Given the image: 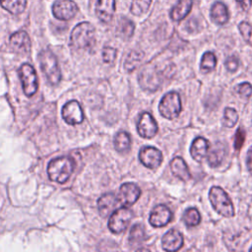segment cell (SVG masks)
Listing matches in <instances>:
<instances>
[{
    "label": "cell",
    "mask_w": 252,
    "mask_h": 252,
    "mask_svg": "<svg viewBox=\"0 0 252 252\" xmlns=\"http://www.w3.org/2000/svg\"><path fill=\"white\" fill-rule=\"evenodd\" d=\"M95 42V32L89 22L78 24L72 31L70 43L77 50H91Z\"/></svg>",
    "instance_id": "obj_1"
},
{
    "label": "cell",
    "mask_w": 252,
    "mask_h": 252,
    "mask_svg": "<svg viewBox=\"0 0 252 252\" xmlns=\"http://www.w3.org/2000/svg\"><path fill=\"white\" fill-rule=\"evenodd\" d=\"M74 170V161L67 157H60L52 159L47 166V173L50 180L64 183Z\"/></svg>",
    "instance_id": "obj_2"
},
{
    "label": "cell",
    "mask_w": 252,
    "mask_h": 252,
    "mask_svg": "<svg viewBox=\"0 0 252 252\" xmlns=\"http://www.w3.org/2000/svg\"><path fill=\"white\" fill-rule=\"evenodd\" d=\"M209 199L215 211L220 215L225 218H231L234 216L233 204L222 188L219 186L212 187L209 192Z\"/></svg>",
    "instance_id": "obj_3"
},
{
    "label": "cell",
    "mask_w": 252,
    "mask_h": 252,
    "mask_svg": "<svg viewBox=\"0 0 252 252\" xmlns=\"http://www.w3.org/2000/svg\"><path fill=\"white\" fill-rule=\"evenodd\" d=\"M38 61L49 84L57 85L60 82L61 73L55 55L49 50H42L38 55Z\"/></svg>",
    "instance_id": "obj_4"
},
{
    "label": "cell",
    "mask_w": 252,
    "mask_h": 252,
    "mask_svg": "<svg viewBox=\"0 0 252 252\" xmlns=\"http://www.w3.org/2000/svg\"><path fill=\"white\" fill-rule=\"evenodd\" d=\"M181 99L176 92H169L164 94L158 104L159 113L167 119L176 118L181 112Z\"/></svg>",
    "instance_id": "obj_5"
},
{
    "label": "cell",
    "mask_w": 252,
    "mask_h": 252,
    "mask_svg": "<svg viewBox=\"0 0 252 252\" xmlns=\"http://www.w3.org/2000/svg\"><path fill=\"white\" fill-rule=\"evenodd\" d=\"M132 217V212L127 207H121L116 209L110 215L108 220L109 229L113 233H120L124 231L127 228Z\"/></svg>",
    "instance_id": "obj_6"
},
{
    "label": "cell",
    "mask_w": 252,
    "mask_h": 252,
    "mask_svg": "<svg viewBox=\"0 0 252 252\" xmlns=\"http://www.w3.org/2000/svg\"><path fill=\"white\" fill-rule=\"evenodd\" d=\"M19 75L22 81L25 94L27 96H32L36 93L37 87H38L37 77L34 69L32 68V65L25 63L21 66Z\"/></svg>",
    "instance_id": "obj_7"
},
{
    "label": "cell",
    "mask_w": 252,
    "mask_h": 252,
    "mask_svg": "<svg viewBox=\"0 0 252 252\" xmlns=\"http://www.w3.org/2000/svg\"><path fill=\"white\" fill-rule=\"evenodd\" d=\"M78 12V7L72 0H56L52 5L53 16L61 21L72 19Z\"/></svg>",
    "instance_id": "obj_8"
},
{
    "label": "cell",
    "mask_w": 252,
    "mask_h": 252,
    "mask_svg": "<svg viewBox=\"0 0 252 252\" xmlns=\"http://www.w3.org/2000/svg\"><path fill=\"white\" fill-rule=\"evenodd\" d=\"M62 117L69 125L80 124L84 120V112L77 100H70L62 107Z\"/></svg>",
    "instance_id": "obj_9"
},
{
    "label": "cell",
    "mask_w": 252,
    "mask_h": 252,
    "mask_svg": "<svg viewBox=\"0 0 252 252\" xmlns=\"http://www.w3.org/2000/svg\"><path fill=\"white\" fill-rule=\"evenodd\" d=\"M140 194V188L135 183L126 182L120 186L117 199L122 206L129 207L139 199Z\"/></svg>",
    "instance_id": "obj_10"
},
{
    "label": "cell",
    "mask_w": 252,
    "mask_h": 252,
    "mask_svg": "<svg viewBox=\"0 0 252 252\" xmlns=\"http://www.w3.org/2000/svg\"><path fill=\"white\" fill-rule=\"evenodd\" d=\"M137 130L141 137L150 139L153 138L158 132V124L154 117L149 112H144L141 114L138 124Z\"/></svg>",
    "instance_id": "obj_11"
},
{
    "label": "cell",
    "mask_w": 252,
    "mask_h": 252,
    "mask_svg": "<svg viewBox=\"0 0 252 252\" xmlns=\"http://www.w3.org/2000/svg\"><path fill=\"white\" fill-rule=\"evenodd\" d=\"M141 162L148 168H157L162 161V154L154 147H145L139 153Z\"/></svg>",
    "instance_id": "obj_12"
},
{
    "label": "cell",
    "mask_w": 252,
    "mask_h": 252,
    "mask_svg": "<svg viewBox=\"0 0 252 252\" xmlns=\"http://www.w3.org/2000/svg\"><path fill=\"white\" fill-rule=\"evenodd\" d=\"M172 219L170 210L164 205L156 206L150 215V223L155 227L165 226Z\"/></svg>",
    "instance_id": "obj_13"
},
{
    "label": "cell",
    "mask_w": 252,
    "mask_h": 252,
    "mask_svg": "<svg viewBox=\"0 0 252 252\" xmlns=\"http://www.w3.org/2000/svg\"><path fill=\"white\" fill-rule=\"evenodd\" d=\"M10 45L17 53H27L31 48V40L28 33L24 31H19L10 36Z\"/></svg>",
    "instance_id": "obj_14"
},
{
    "label": "cell",
    "mask_w": 252,
    "mask_h": 252,
    "mask_svg": "<svg viewBox=\"0 0 252 252\" xmlns=\"http://www.w3.org/2000/svg\"><path fill=\"white\" fill-rule=\"evenodd\" d=\"M161 244L165 251H177L183 245V236L178 230L170 229L162 236Z\"/></svg>",
    "instance_id": "obj_15"
},
{
    "label": "cell",
    "mask_w": 252,
    "mask_h": 252,
    "mask_svg": "<svg viewBox=\"0 0 252 252\" xmlns=\"http://www.w3.org/2000/svg\"><path fill=\"white\" fill-rule=\"evenodd\" d=\"M115 12V0H97L95 14L102 23H109Z\"/></svg>",
    "instance_id": "obj_16"
},
{
    "label": "cell",
    "mask_w": 252,
    "mask_h": 252,
    "mask_svg": "<svg viewBox=\"0 0 252 252\" xmlns=\"http://www.w3.org/2000/svg\"><path fill=\"white\" fill-rule=\"evenodd\" d=\"M209 149H210L209 141L203 137H198L194 139V141L191 144V147H190L191 157L197 161H202L208 156Z\"/></svg>",
    "instance_id": "obj_17"
},
{
    "label": "cell",
    "mask_w": 252,
    "mask_h": 252,
    "mask_svg": "<svg viewBox=\"0 0 252 252\" xmlns=\"http://www.w3.org/2000/svg\"><path fill=\"white\" fill-rule=\"evenodd\" d=\"M117 202H118V199L115 197L113 193H107L102 195L97 201V208H98L99 215L102 218L109 217L115 211Z\"/></svg>",
    "instance_id": "obj_18"
},
{
    "label": "cell",
    "mask_w": 252,
    "mask_h": 252,
    "mask_svg": "<svg viewBox=\"0 0 252 252\" xmlns=\"http://www.w3.org/2000/svg\"><path fill=\"white\" fill-rule=\"evenodd\" d=\"M170 169L174 176L183 181H188L191 178L189 168L184 159L180 157H176L170 161Z\"/></svg>",
    "instance_id": "obj_19"
},
{
    "label": "cell",
    "mask_w": 252,
    "mask_h": 252,
    "mask_svg": "<svg viewBox=\"0 0 252 252\" xmlns=\"http://www.w3.org/2000/svg\"><path fill=\"white\" fill-rule=\"evenodd\" d=\"M140 84L144 89L155 91L157 88H158L159 85V79L158 77V74L151 69H144L139 77Z\"/></svg>",
    "instance_id": "obj_20"
},
{
    "label": "cell",
    "mask_w": 252,
    "mask_h": 252,
    "mask_svg": "<svg viewBox=\"0 0 252 252\" xmlns=\"http://www.w3.org/2000/svg\"><path fill=\"white\" fill-rule=\"evenodd\" d=\"M228 11L222 2H215L211 8V18L217 25H224L228 21Z\"/></svg>",
    "instance_id": "obj_21"
},
{
    "label": "cell",
    "mask_w": 252,
    "mask_h": 252,
    "mask_svg": "<svg viewBox=\"0 0 252 252\" xmlns=\"http://www.w3.org/2000/svg\"><path fill=\"white\" fill-rule=\"evenodd\" d=\"M192 0H179L170 11V18L173 21L183 20L191 11Z\"/></svg>",
    "instance_id": "obj_22"
},
{
    "label": "cell",
    "mask_w": 252,
    "mask_h": 252,
    "mask_svg": "<svg viewBox=\"0 0 252 252\" xmlns=\"http://www.w3.org/2000/svg\"><path fill=\"white\" fill-rule=\"evenodd\" d=\"M208 162L211 166L216 167L220 164L222 161V158L224 157V147L220 143H216L211 152L208 153Z\"/></svg>",
    "instance_id": "obj_23"
},
{
    "label": "cell",
    "mask_w": 252,
    "mask_h": 252,
    "mask_svg": "<svg viewBox=\"0 0 252 252\" xmlns=\"http://www.w3.org/2000/svg\"><path fill=\"white\" fill-rule=\"evenodd\" d=\"M1 6L13 15L24 12L27 7V0H0Z\"/></svg>",
    "instance_id": "obj_24"
},
{
    "label": "cell",
    "mask_w": 252,
    "mask_h": 252,
    "mask_svg": "<svg viewBox=\"0 0 252 252\" xmlns=\"http://www.w3.org/2000/svg\"><path fill=\"white\" fill-rule=\"evenodd\" d=\"M135 25L127 18H121L117 26V33L124 39H128L133 35Z\"/></svg>",
    "instance_id": "obj_25"
},
{
    "label": "cell",
    "mask_w": 252,
    "mask_h": 252,
    "mask_svg": "<svg viewBox=\"0 0 252 252\" xmlns=\"http://www.w3.org/2000/svg\"><path fill=\"white\" fill-rule=\"evenodd\" d=\"M182 220L185 223V225L188 227L196 226L197 224L200 223V220H201L200 213L195 208H189L184 212L182 216Z\"/></svg>",
    "instance_id": "obj_26"
},
{
    "label": "cell",
    "mask_w": 252,
    "mask_h": 252,
    "mask_svg": "<svg viewBox=\"0 0 252 252\" xmlns=\"http://www.w3.org/2000/svg\"><path fill=\"white\" fill-rule=\"evenodd\" d=\"M114 148L119 153L127 152L130 148V137L127 132H119L114 138Z\"/></svg>",
    "instance_id": "obj_27"
},
{
    "label": "cell",
    "mask_w": 252,
    "mask_h": 252,
    "mask_svg": "<svg viewBox=\"0 0 252 252\" xmlns=\"http://www.w3.org/2000/svg\"><path fill=\"white\" fill-rule=\"evenodd\" d=\"M216 64H217L216 55L211 51H207L202 56L200 69L203 73H209L210 71L215 69Z\"/></svg>",
    "instance_id": "obj_28"
},
{
    "label": "cell",
    "mask_w": 252,
    "mask_h": 252,
    "mask_svg": "<svg viewBox=\"0 0 252 252\" xmlns=\"http://www.w3.org/2000/svg\"><path fill=\"white\" fill-rule=\"evenodd\" d=\"M145 238H146V234H145L143 225L141 224L133 225L129 233V242L132 245L140 244L145 240Z\"/></svg>",
    "instance_id": "obj_29"
},
{
    "label": "cell",
    "mask_w": 252,
    "mask_h": 252,
    "mask_svg": "<svg viewBox=\"0 0 252 252\" xmlns=\"http://www.w3.org/2000/svg\"><path fill=\"white\" fill-rule=\"evenodd\" d=\"M151 3L152 0H132L130 11L135 16H141L149 10Z\"/></svg>",
    "instance_id": "obj_30"
},
{
    "label": "cell",
    "mask_w": 252,
    "mask_h": 252,
    "mask_svg": "<svg viewBox=\"0 0 252 252\" xmlns=\"http://www.w3.org/2000/svg\"><path fill=\"white\" fill-rule=\"evenodd\" d=\"M238 120V114L236 110L232 107H226L224 109L223 118H222V125L225 127L232 128Z\"/></svg>",
    "instance_id": "obj_31"
},
{
    "label": "cell",
    "mask_w": 252,
    "mask_h": 252,
    "mask_svg": "<svg viewBox=\"0 0 252 252\" xmlns=\"http://www.w3.org/2000/svg\"><path fill=\"white\" fill-rule=\"evenodd\" d=\"M142 57H143V53L137 52V51H132L125 60V69L131 72L133 69H135L137 67V65L141 61Z\"/></svg>",
    "instance_id": "obj_32"
},
{
    "label": "cell",
    "mask_w": 252,
    "mask_h": 252,
    "mask_svg": "<svg viewBox=\"0 0 252 252\" xmlns=\"http://www.w3.org/2000/svg\"><path fill=\"white\" fill-rule=\"evenodd\" d=\"M244 141H245V131L242 127H239L236 130L235 136H234V149L239 151L243 146Z\"/></svg>",
    "instance_id": "obj_33"
},
{
    "label": "cell",
    "mask_w": 252,
    "mask_h": 252,
    "mask_svg": "<svg viewBox=\"0 0 252 252\" xmlns=\"http://www.w3.org/2000/svg\"><path fill=\"white\" fill-rule=\"evenodd\" d=\"M235 91L243 97L248 98L252 94V86L249 83H242L236 86Z\"/></svg>",
    "instance_id": "obj_34"
},
{
    "label": "cell",
    "mask_w": 252,
    "mask_h": 252,
    "mask_svg": "<svg viewBox=\"0 0 252 252\" xmlns=\"http://www.w3.org/2000/svg\"><path fill=\"white\" fill-rule=\"evenodd\" d=\"M115 57H116V50L112 47H104L103 50H102V59L105 63H108V64H111L114 60H115Z\"/></svg>",
    "instance_id": "obj_35"
},
{
    "label": "cell",
    "mask_w": 252,
    "mask_h": 252,
    "mask_svg": "<svg viewBox=\"0 0 252 252\" xmlns=\"http://www.w3.org/2000/svg\"><path fill=\"white\" fill-rule=\"evenodd\" d=\"M238 29H239L240 33L244 37V39L246 41H249L251 33H252V26L250 24H248L247 22H241L238 25Z\"/></svg>",
    "instance_id": "obj_36"
},
{
    "label": "cell",
    "mask_w": 252,
    "mask_h": 252,
    "mask_svg": "<svg viewBox=\"0 0 252 252\" xmlns=\"http://www.w3.org/2000/svg\"><path fill=\"white\" fill-rule=\"evenodd\" d=\"M224 66L226 68L227 71L229 72H234L237 70V68L239 67V60L236 56L232 55L226 58L225 62H224Z\"/></svg>",
    "instance_id": "obj_37"
},
{
    "label": "cell",
    "mask_w": 252,
    "mask_h": 252,
    "mask_svg": "<svg viewBox=\"0 0 252 252\" xmlns=\"http://www.w3.org/2000/svg\"><path fill=\"white\" fill-rule=\"evenodd\" d=\"M246 165L250 173H252V147L248 150L246 155Z\"/></svg>",
    "instance_id": "obj_38"
},
{
    "label": "cell",
    "mask_w": 252,
    "mask_h": 252,
    "mask_svg": "<svg viewBox=\"0 0 252 252\" xmlns=\"http://www.w3.org/2000/svg\"><path fill=\"white\" fill-rule=\"evenodd\" d=\"M239 6L244 10V11H248L251 7L252 4V0H235Z\"/></svg>",
    "instance_id": "obj_39"
},
{
    "label": "cell",
    "mask_w": 252,
    "mask_h": 252,
    "mask_svg": "<svg viewBox=\"0 0 252 252\" xmlns=\"http://www.w3.org/2000/svg\"><path fill=\"white\" fill-rule=\"evenodd\" d=\"M249 250H250V251H251V252H252V247H251V248H250V249H249Z\"/></svg>",
    "instance_id": "obj_40"
}]
</instances>
